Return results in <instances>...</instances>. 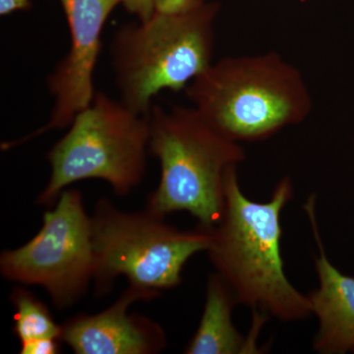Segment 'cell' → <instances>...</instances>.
<instances>
[{
  "mask_svg": "<svg viewBox=\"0 0 354 354\" xmlns=\"http://www.w3.org/2000/svg\"><path fill=\"white\" fill-rule=\"evenodd\" d=\"M237 167L228 172L220 223L208 230L209 259L237 304L281 321L304 320L311 312L308 297L286 278L281 252V214L292 198V184L281 179L266 203L242 192Z\"/></svg>",
  "mask_w": 354,
  "mask_h": 354,
  "instance_id": "cell-1",
  "label": "cell"
},
{
  "mask_svg": "<svg viewBox=\"0 0 354 354\" xmlns=\"http://www.w3.org/2000/svg\"><path fill=\"white\" fill-rule=\"evenodd\" d=\"M184 91L207 123L237 143L299 124L313 106L301 72L272 51L221 58Z\"/></svg>",
  "mask_w": 354,
  "mask_h": 354,
  "instance_id": "cell-2",
  "label": "cell"
},
{
  "mask_svg": "<svg viewBox=\"0 0 354 354\" xmlns=\"http://www.w3.org/2000/svg\"><path fill=\"white\" fill-rule=\"evenodd\" d=\"M216 2L183 12L155 14L121 25L111 43V62L120 101L148 116L162 91L180 92L213 64Z\"/></svg>",
  "mask_w": 354,
  "mask_h": 354,
  "instance_id": "cell-3",
  "label": "cell"
},
{
  "mask_svg": "<svg viewBox=\"0 0 354 354\" xmlns=\"http://www.w3.org/2000/svg\"><path fill=\"white\" fill-rule=\"evenodd\" d=\"M149 153L160 167L147 209L165 216L188 212L209 230L220 223L225 181L245 158L243 148L214 129L194 108L153 106Z\"/></svg>",
  "mask_w": 354,
  "mask_h": 354,
  "instance_id": "cell-4",
  "label": "cell"
},
{
  "mask_svg": "<svg viewBox=\"0 0 354 354\" xmlns=\"http://www.w3.org/2000/svg\"><path fill=\"white\" fill-rule=\"evenodd\" d=\"M149 142V115L95 92L48 153L50 176L37 203L55 204L67 186L85 179L106 181L120 196L130 194L145 174Z\"/></svg>",
  "mask_w": 354,
  "mask_h": 354,
  "instance_id": "cell-5",
  "label": "cell"
},
{
  "mask_svg": "<svg viewBox=\"0 0 354 354\" xmlns=\"http://www.w3.org/2000/svg\"><path fill=\"white\" fill-rule=\"evenodd\" d=\"M92 220L94 281L97 295L111 290L118 277L129 285L157 293L180 285L184 265L195 254L208 250V230L183 232L164 216L146 209L120 211L109 200L97 202Z\"/></svg>",
  "mask_w": 354,
  "mask_h": 354,
  "instance_id": "cell-6",
  "label": "cell"
},
{
  "mask_svg": "<svg viewBox=\"0 0 354 354\" xmlns=\"http://www.w3.org/2000/svg\"><path fill=\"white\" fill-rule=\"evenodd\" d=\"M0 272L8 281L39 286L58 309L76 304L94 279L92 220L80 191L65 189L25 245L4 251Z\"/></svg>",
  "mask_w": 354,
  "mask_h": 354,
  "instance_id": "cell-7",
  "label": "cell"
},
{
  "mask_svg": "<svg viewBox=\"0 0 354 354\" xmlns=\"http://www.w3.org/2000/svg\"><path fill=\"white\" fill-rule=\"evenodd\" d=\"M68 23V53L48 75L53 97L50 116L44 127L27 136L1 145L2 150L20 146L44 133L68 128L77 114L94 99V73L102 51V35L109 15L122 0H59Z\"/></svg>",
  "mask_w": 354,
  "mask_h": 354,
  "instance_id": "cell-8",
  "label": "cell"
},
{
  "mask_svg": "<svg viewBox=\"0 0 354 354\" xmlns=\"http://www.w3.org/2000/svg\"><path fill=\"white\" fill-rule=\"evenodd\" d=\"M158 295L128 286L109 308L80 314L62 325V339L77 354H153L162 351L167 337L162 328L147 317L129 314L134 302Z\"/></svg>",
  "mask_w": 354,
  "mask_h": 354,
  "instance_id": "cell-9",
  "label": "cell"
},
{
  "mask_svg": "<svg viewBox=\"0 0 354 354\" xmlns=\"http://www.w3.org/2000/svg\"><path fill=\"white\" fill-rule=\"evenodd\" d=\"M314 203L312 197L305 205L319 247L315 257L319 288L308 295L311 312L319 321L313 348L319 353H346L354 351V278L339 272L326 256Z\"/></svg>",
  "mask_w": 354,
  "mask_h": 354,
  "instance_id": "cell-10",
  "label": "cell"
},
{
  "mask_svg": "<svg viewBox=\"0 0 354 354\" xmlns=\"http://www.w3.org/2000/svg\"><path fill=\"white\" fill-rule=\"evenodd\" d=\"M236 299L218 274L209 279L201 321L184 353L187 354H237L257 351L232 323Z\"/></svg>",
  "mask_w": 354,
  "mask_h": 354,
  "instance_id": "cell-11",
  "label": "cell"
},
{
  "mask_svg": "<svg viewBox=\"0 0 354 354\" xmlns=\"http://www.w3.org/2000/svg\"><path fill=\"white\" fill-rule=\"evenodd\" d=\"M11 302L15 307L13 333L21 344L46 337L60 339L62 326L55 323L46 305L31 291L15 288L11 293Z\"/></svg>",
  "mask_w": 354,
  "mask_h": 354,
  "instance_id": "cell-12",
  "label": "cell"
},
{
  "mask_svg": "<svg viewBox=\"0 0 354 354\" xmlns=\"http://www.w3.org/2000/svg\"><path fill=\"white\" fill-rule=\"evenodd\" d=\"M60 339L46 337L21 344V354H55L59 353Z\"/></svg>",
  "mask_w": 354,
  "mask_h": 354,
  "instance_id": "cell-13",
  "label": "cell"
},
{
  "mask_svg": "<svg viewBox=\"0 0 354 354\" xmlns=\"http://www.w3.org/2000/svg\"><path fill=\"white\" fill-rule=\"evenodd\" d=\"M128 12L136 16L139 21H147L155 14L156 0H122Z\"/></svg>",
  "mask_w": 354,
  "mask_h": 354,
  "instance_id": "cell-14",
  "label": "cell"
},
{
  "mask_svg": "<svg viewBox=\"0 0 354 354\" xmlns=\"http://www.w3.org/2000/svg\"><path fill=\"white\" fill-rule=\"evenodd\" d=\"M206 0H156V9L162 12H183L202 6Z\"/></svg>",
  "mask_w": 354,
  "mask_h": 354,
  "instance_id": "cell-15",
  "label": "cell"
},
{
  "mask_svg": "<svg viewBox=\"0 0 354 354\" xmlns=\"http://www.w3.org/2000/svg\"><path fill=\"white\" fill-rule=\"evenodd\" d=\"M31 6V0H0V15L7 16L18 11L28 10Z\"/></svg>",
  "mask_w": 354,
  "mask_h": 354,
  "instance_id": "cell-16",
  "label": "cell"
}]
</instances>
